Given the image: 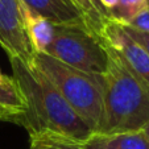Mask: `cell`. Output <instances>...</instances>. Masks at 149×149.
Listing matches in <instances>:
<instances>
[{
	"label": "cell",
	"instance_id": "6da1fadb",
	"mask_svg": "<svg viewBox=\"0 0 149 149\" xmlns=\"http://www.w3.org/2000/svg\"><path fill=\"white\" fill-rule=\"evenodd\" d=\"M8 59L12 78L25 102V110L17 119V125L25 128L28 133L46 131L78 143L93 133L38 69L17 57Z\"/></svg>",
	"mask_w": 149,
	"mask_h": 149
},
{
	"label": "cell",
	"instance_id": "7a4b0ae2",
	"mask_svg": "<svg viewBox=\"0 0 149 149\" xmlns=\"http://www.w3.org/2000/svg\"><path fill=\"white\" fill-rule=\"evenodd\" d=\"M110 50V49H108ZM103 74V112L94 133H120L143 130L149 121V87L110 52Z\"/></svg>",
	"mask_w": 149,
	"mask_h": 149
},
{
	"label": "cell",
	"instance_id": "3957f363",
	"mask_svg": "<svg viewBox=\"0 0 149 149\" xmlns=\"http://www.w3.org/2000/svg\"><path fill=\"white\" fill-rule=\"evenodd\" d=\"M32 65L54 84L91 132H96L103 112V77L77 70L46 53H34Z\"/></svg>",
	"mask_w": 149,
	"mask_h": 149
},
{
	"label": "cell",
	"instance_id": "277c9868",
	"mask_svg": "<svg viewBox=\"0 0 149 149\" xmlns=\"http://www.w3.org/2000/svg\"><path fill=\"white\" fill-rule=\"evenodd\" d=\"M45 53L77 70L100 75L111 58L103 38L84 24L54 25L53 40Z\"/></svg>",
	"mask_w": 149,
	"mask_h": 149
},
{
	"label": "cell",
	"instance_id": "5b68a950",
	"mask_svg": "<svg viewBox=\"0 0 149 149\" xmlns=\"http://www.w3.org/2000/svg\"><path fill=\"white\" fill-rule=\"evenodd\" d=\"M102 38L111 53L149 87V54L145 49L133 41L120 24L111 19L104 24Z\"/></svg>",
	"mask_w": 149,
	"mask_h": 149
},
{
	"label": "cell",
	"instance_id": "8992f818",
	"mask_svg": "<svg viewBox=\"0 0 149 149\" xmlns=\"http://www.w3.org/2000/svg\"><path fill=\"white\" fill-rule=\"evenodd\" d=\"M0 46L8 58L32 63L34 53L24 26L21 0H0Z\"/></svg>",
	"mask_w": 149,
	"mask_h": 149
},
{
	"label": "cell",
	"instance_id": "52a82bcc",
	"mask_svg": "<svg viewBox=\"0 0 149 149\" xmlns=\"http://www.w3.org/2000/svg\"><path fill=\"white\" fill-rule=\"evenodd\" d=\"M21 1L31 11L49 20L53 25L84 24L90 28L83 13L70 0H21Z\"/></svg>",
	"mask_w": 149,
	"mask_h": 149
},
{
	"label": "cell",
	"instance_id": "ba28073f",
	"mask_svg": "<svg viewBox=\"0 0 149 149\" xmlns=\"http://www.w3.org/2000/svg\"><path fill=\"white\" fill-rule=\"evenodd\" d=\"M82 145L86 149H149V137L143 130L120 133H91Z\"/></svg>",
	"mask_w": 149,
	"mask_h": 149
},
{
	"label": "cell",
	"instance_id": "9c48e42d",
	"mask_svg": "<svg viewBox=\"0 0 149 149\" xmlns=\"http://www.w3.org/2000/svg\"><path fill=\"white\" fill-rule=\"evenodd\" d=\"M23 3V1H21ZM24 26L33 53H45L54 36V25L45 17L31 11L23 4Z\"/></svg>",
	"mask_w": 149,
	"mask_h": 149
},
{
	"label": "cell",
	"instance_id": "30bf717a",
	"mask_svg": "<svg viewBox=\"0 0 149 149\" xmlns=\"http://www.w3.org/2000/svg\"><path fill=\"white\" fill-rule=\"evenodd\" d=\"M29 149H86L81 143L53 132L29 133Z\"/></svg>",
	"mask_w": 149,
	"mask_h": 149
},
{
	"label": "cell",
	"instance_id": "8fae6325",
	"mask_svg": "<svg viewBox=\"0 0 149 149\" xmlns=\"http://www.w3.org/2000/svg\"><path fill=\"white\" fill-rule=\"evenodd\" d=\"M146 0H118L113 8L108 11L110 19L119 24H128L143 11L148 9Z\"/></svg>",
	"mask_w": 149,
	"mask_h": 149
},
{
	"label": "cell",
	"instance_id": "7c38bea8",
	"mask_svg": "<svg viewBox=\"0 0 149 149\" xmlns=\"http://www.w3.org/2000/svg\"><path fill=\"white\" fill-rule=\"evenodd\" d=\"M0 104L16 108L23 112L25 110V102L23 95L20 94L13 78L7 83H0Z\"/></svg>",
	"mask_w": 149,
	"mask_h": 149
},
{
	"label": "cell",
	"instance_id": "4fadbf2b",
	"mask_svg": "<svg viewBox=\"0 0 149 149\" xmlns=\"http://www.w3.org/2000/svg\"><path fill=\"white\" fill-rule=\"evenodd\" d=\"M71 3L83 13V16L86 17L88 25H90L91 31L94 33H96L98 36L102 37V31H103L104 24L107 23L108 20H104L95 9L91 7V4L88 3L87 0H70Z\"/></svg>",
	"mask_w": 149,
	"mask_h": 149
},
{
	"label": "cell",
	"instance_id": "5bb4252c",
	"mask_svg": "<svg viewBox=\"0 0 149 149\" xmlns=\"http://www.w3.org/2000/svg\"><path fill=\"white\" fill-rule=\"evenodd\" d=\"M123 25L130 26V28L135 29L137 32H141V33L149 34V8L143 11L140 15H137L131 23L123 24Z\"/></svg>",
	"mask_w": 149,
	"mask_h": 149
},
{
	"label": "cell",
	"instance_id": "9a60e30c",
	"mask_svg": "<svg viewBox=\"0 0 149 149\" xmlns=\"http://www.w3.org/2000/svg\"><path fill=\"white\" fill-rule=\"evenodd\" d=\"M120 25L123 26V29L125 31V33L128 34V36H130L131 38L133 40V41L137 42L139 45L143 46V48L146 50V53L149 54V34H145V33H141V32H137V31H135V29L130 28V26L123 25V24H120Z\"/></svg>",
	"mask_w": 149,
	"mask_h": 149
},
{
	"label": "cell",
	"instance_id": "2e32d148",
	"mask_svg": "<svg viewBox=\"0 0 149 149\" xmlns=\"http://www.w3.org/2000/svg\"><path fill=\"white\" fill-rule=\"evenodd\" d=\"M23 113V111H19L16 108L7 107L0 104V121H9V123H17V119L20 118V115Z\"/></svg>",
	"mask_w": 149,
	"mask_h": 149
},
{
	"label": "cell",
	"instance_id": "e0dca14e",
	"mask_svg": "<svg viewBox=\"0 0 149 149\" xmlns=\"http://www.w3.org/2000/svg\"><path fill=\"white\" fill-rule=\"evenodd\" d=\"M87 1L91 4V7H93V8L95 9V11L98 12V13L100 15L104 20H110V13H108L107 9H106L100 3H99V0H87Z\"/></svg>",
	"mask_w": 149,
	"mask_h": 149
},
{
	"label": "cell",
	"instance_id": "ac0fdd59",
	"mask_svg": "<svg viewBox=\"0 0 149 149\" xmlns=\"http://www.w3.org/2000/svg\"><path fill=\"white\" fill-rule=\"evenodd\" d=\"M11 79H12V77L6 75V74H3L1 70H0V83H7V82H9Z\"/></svg>",
	"mask_w": 149,
	"mask_h": 149
},
{
	"label": "cell",
	"instance_id": "d6986e66",
	"mask_svg": "<svg viewBox=\"0 0 149 149\" xmlns=\"http://www.w3.org/2000/svg\"><path fill=\"white\" fill-rule=\"evenodd\" d=\"M143 131H144V133H145V135H146V136H148V137H149V121H148V123L145 124V125H144Z\"/></svg>",
	"mask_w": 149,
	"mask_h": 149
},
{
	"label": "cell",
	"instance_id": "ffe728a7",
	"mask_svg": "<svg viewBox=\"0 0 149 149\" xmlns=\"http://www.w3.org/2000/svg\"><path fill=\"white\" fill-rule=\"evenodd\" d=\"M146 3H148V7H149V0H146Z\"/></svg>",
	"mask_w": 149,
	"mask_h": 149
}]
</instances>
